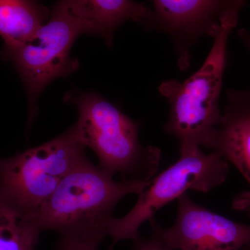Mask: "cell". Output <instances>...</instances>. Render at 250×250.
Masks as SVG:
<instances>
[{
  "mask_svg": "<svg viewBox=\"0 0 250 250\" xmlns=\"http://www.w3.org/2000/svg\"><path fill=\"white\" fill-rule=\"evenodd\" d=\"M91 27L70 12L65 1L56 3L48 22L22 45L5 46L1 57L14 64L25 88L30 126L39 113L38 99L44 88L59 77H67L79 68L78 60L70 57L74 42Z\"/></svg>",
  "mask_w": 250,
  "mask_h": 250,
  "instance_id": "cell-5",
  "label": "cell"
},
{
  "mask_svg": "<svg viewBox=\"0 0 250 250\" xmlns=\"http://www.w3.org/2000/svg\"><path fill=\"white\" fill-rule=\"evenodd\" d=\"M142 25L166 33L173 42L181 70L190 65V49L203 36L214 38L230 14L241 11V0H154Z\"/></svg>",
  "mask_w": 250,
  "mask_h": 250,
  "instance_id": "cell-7",
  "label": "cell"
},
{
  "mask_svg": "<svg viewBox=\"0 0 250 250\" xmlns=\"http://www.w3.org/2000/svg\"><path fill=\"white\" fill-rule=\"evenodd\" d=\"M146 184L132 180L116 182L87 159L62 179L34 222L42 232L52 230L59 236L103 241L116 205L129 194L138 195Z\"/></svg>",
  "mask_w": 250,
  "mask_h": 250,
  "instance_id": "cell-1",
  "label": "cell"
},
{
  "mask_svg": "<svg viewBox=\"0 0 250 250\" xmlns=\"http://www.w3.org/2000/svg\"><path fill=\"white\" fill-rule=\"evenodd\" d=\"M103 241L93 238L82 237L59 236L57 243V250H98Z\"/></svg>",
  "mask_w": 250,
  "mask_h": 250,
  "instance_id": "cell-13",
  "label": "cell"
},
{
  "mask_svg": "<svg viewBox=\"0 0 250 250\" xmlns=\"http://www.w3.org/2000/svg\"><path fill=\"white\" fill-rule=\"evenodd\" d=\"M67 8L72 14L88 23L92 34L103 37L112 47L113 36L125 21L143 24L152 9L144 3L129 0H67Z\"/></svg>",
  "mask_w": 250,
  "mask_h": 250,
  "instance_id": "cell-10",
  "label": "cell"
},
{
  "mask_svg": "<svg viewBox=\"0 0 250 250\" xmlns=\"http://www.w3.org/2000/svg\"><path fill=\"white\" fill-rule=\"evenodd\" d=\"M240 250H250V244L248 245V246H245L244 248H242V249Z\"/></svg>",
  "mask_w": 250,
  "mask_h": 250,
  "instance_id": "cell-16",
  "label": "cell"
},
{
  "mask_svg": "<svg viewBox=\"0 0 250 250\" xmlns=\"http://www.w3.org/2000/svg\"><path fill=\"white\" fill-rule=\"evenodd\" d=\"M238 35L240 38L242 39V41L245 42L248 48L250 51V34L248 32L246 29H240L239 32H238Z\"/></svg>",
  "mask_w": 250,
  "mask_h": 250,
  "instance_id": "cell-15",
  "label": "cell"
},
{
  "mask_svg": "<svg viewBox=\"0 0 250 250\" xmlns=\"http://www.w3.org/2000/svg\"><path fill=\"white\" fill-rule=\"evenodd\" d=\"M75 126L41 146L0 158V208L34 221L61 182L86 160Z\"/></svg>",
  "mask_w": 250,
  "mask_h": 250,
  "instance_id": "cell-4",
  "label": "cell"
},
{
  "mask_svg": "<svg viewBox=\"0 0 250 250\" xmlns=\"http://www.w3.org/2000/svg\"><path fill=\"white\" fill-rule=\"evenodd\" d=\"M41 232L35 222L0 208V250H35Z\"/></svg>",
  "mask_w": 250,
  "mask_h": 250,
  "instance_id": "cell-12",
  "label": "cell"
},
{
  "mask_svg": "<svg viewBox=\"0 0 250 250\" xmlns=\"http://www.w3.org/2000/svg\"><path fill=\"white\" fill-rule=\"evenodd\" d=\"M131 250H172L155 233L147 237L139 236L134 241Z\"/></svg>",
  "mask_w": 250,
  "mask_h": 250,
  "instance_id": "cell-14",
  "label": "cell"
},
{
  "mask_svg": "<svg viewBox=\"0 0 250 250\" xmlns=\"http://www.w3.org/2000/svg\"><path fill=\"white\" fill-rule=\"evenodd\" d=\"M241 11L224 21L202 67L184 81H165L159 92L167 100L170 113L164 129L179 143L180 154L206 147L218 125L220 96L226 66L229 36L236 27Z\"/></svg>",
  "mask_w": 250,
  "mask_h": 250,
  "instance_id": "cell-2",
  "label": "cell"
},
{
  "mask_svg": "<svg viewBox=\"0 0 250 250\" xmlns=\"http://www.w3.org/2000/svg\"><path fill=\"white\" fill-rule=\"evenodd\" d=\"M206 147L221 154L246 179L249 189L232 206L250 218V90L228 92L225 109Z\"/></svg>",
  "mask_w": 250,
  "mask_h": 250,
  "instance_id": "cell-9",
  "label": "cell"
},
{
  "mask_svg": "<svg viewBox=\"0 0 250 250\" xmlns=\"http://www.w3.org/2000/svg\"><path fill=\"white\" fill-rule=\"evenodd\" d=\"M51 9L29 0H0V36L5 46L25 43L48 22Z\"/></svg>",
  "mask_w": 250,
  "mask_h": 250,
  "instance_id": "cell-11",
  "label": "cell"
},
{
  "mask_svg": "<svg viewBox=\"0 0 250 250\" xmlns=\"http://www.w3.org/2000/svg\"><path fill=\"white\" fill-rule=\"evenodd\" d=\"M228 172V161L218 152L205 154L198 147L180 154L175 164L148 181L127 214L111 219L108 234L113 238V246L123 240L136 241L140 227L164 206L188 190L210 191L225 182Z\"/></svg>",
  "mask_w": 250,
  "mask_h": 250,
  "instance_id": "cell-6",
  "label": "cell"
},
{
  "mask_svg": "<svg viewBox=\"0 0 250 250\" xmlns=\"http://www.w3.org/2000/svg\"><path fill=\"white\" fill-rule=\"evenodd\" d=\"M177 215L165 229L149 220L152 232L172 250H240L250 244V225L237 223L192 201L186 192L177 199Z\"/></svg>",
  "mask_w": 250,
  "mask_h": 250,
  "instance_id": "cell-8",
  "label": "cell"
},
{
  "mask_svg": "<svg viewBox=\"0 0 250 250\" xmlns=\"http://www.w3.org/2000/svg\"><path fill=\"white\" fill-rule=\"evenodd\" d=\"M73 103L79 112L74 125L77 137L96 154L102 170L113 177L121 174L123 181L147 182L153 178L161 149L141 144L136 122L98 93H80Z\"/></svg>",
  "mask_w": 250,
  "mask_h": 250,
  "instance_id": "cell-3",
  "label": "cell"
}]
</instances>
